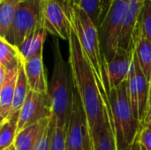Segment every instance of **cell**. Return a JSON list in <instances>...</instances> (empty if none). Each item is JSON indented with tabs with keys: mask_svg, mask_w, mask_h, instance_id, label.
Masks as SVG:
<instances>
[{
	"mask_svg": "<svg viewBox=\"0 0 151 150\" xmlns=\"http://www.w3.org/2000/svg\"><path fill=\"white\" fill-rule=\"evenodd\" d=\"M19 113L10 115L1 122L0 126V149L3 150L14 143L17 135Z\"/></svg>",
	"mask_w": 151,
	"mask_h": 150,
	"instance_id": "cell-22",
	"label": "cell"
},
{
	"mask_svg": "<svg viewBox=\"0 0 151 150\" xmlns=\"http://www.w3.org/2000/svg\"><path fill=\"white\" fill-rule=\"evenodd\" d=\"M134 47L130 50L119 49L113 59L106 64V75L104 79V88L106 93L118 87L128 79L133 58Z\"/></svg>",
	"mask_w": 151,
	"mask_h": 150,
	"instance_id": "cell-11",
	"label": "cell"
},
{
	"mask_svg": "<svg viewBox=\"0 0 151 150\" xmlns=\"http://www.w3.org/2000/svg\"><path fill=\"white\" fill-rule=\"evenodd\" d=\"M150 2H151V0H150Z\"/></svg>",
	"mask_w": 151,
	"mask_h": 150,
	"instance_id": "cell-36",
	"label": "cell"
},
{
	"mask_svg": "<svg viewBox=\"0 0 151 150\" xmlns=\"http://www.w3.org/2000/svg\"><path fill=\"white\" fill-rule=\"evenodd\" d=\"M48 32L43 28L40 27L30 34L23 43L19 47V50L26 60H28L37 55L40 52H42L43 43L45 42Z\"/></svg>",
	"mask_w": 151,
	"mask_h": 150,
	"instance_id": "cell-19",
	"label": "cell"
},
{
	"mask_svg": "<svg viewBox=\"0 0 151 150\" xmlns=\"http://www.w3.org/2000/svg\"><path fill=\"white\" fill-rule=\"evenodd\" d=\"M140 27L143 35L151 42V2L147 0L142 9Z\"/></svg>",
	"mask_w": 151,
	"mask_h": 150,
	"instance_id": "cell-25",
	"label": "cell"
},
{
	"mask_svg": "<svg viewBox=\"0 0 151 150\" xmlns=\"http://www.w3.org/2000/svg\"><path fill=\"white\" fill-rule=\"evenodd\" d=\"M65 1H66V2H68V3H70V2H73V0H65Z\"/></svg>",
	"mask_w": 151,
	"mask_h": 150,
	"instance_id": "cell-35",
	"label": "cell"
},
{
	"mask_svg": "<svg viewBox=\"0 0 151 150\" xmlns=\"http://www.w3.org/2000/svg\"><path fill=\"white\" fill-rule=\"evenodd\" d=\"M24 70L31 90L38 93L49 92V86L42 60V52L26 60L24 63Z\"/></svg>",
	"mask_w": 151,
	"mask_h": 150,
	"instance_id": "cell-14",
	"label": "cell"
},
{
	"mask_svg": "<svg viewBox=\"0 0 151 150\" xmlns=\"http://www.w3.org/2000/svg\"><path fill=\"white\" fill-rule=\"evenodd\" d=\"M42 7V0H20L4 39L19 48L30 34L43 27Z\"/></svg>",
	"mask_w": 151,
	"mask_h": 150,
	"instance_id": "cell-6",
	"label": "cell"
},
{
	"mask_svg": "<svg viewBox=\"0 0 151 150\" xmlns=\"http://www.w3.org/2000/svg\"><path fill=\"white\" fill-rule=\"evenodd\" d=\"M88 150H93V148H92V141H91V146H90V149Z\"/></svg>",
	"mask_w": 151,
	"mask_h": 150,
	"instance_id": "cell-34",
	"label": "cell"
},
{
	"mask_svg": "<svg viewBox=\"0 0 151 150\" xmlns=\"http://www.w3.org/2000/svg\"><path fill=\"white\" fill-rule=\"evenodd\" d=\"M137 137L145 149L151 150V128L142 126Z\"/></svg>",
	"mask_w": 151,
	"mask_h": 150,
	"instance_id": "cell-27",
	"label": "cell"
},
{
	"mask_svg": "<svg viewBox=\"0 0 151 150\" xmlns=\"http://www.w3.org/2000/svg\"><path fill=\"white\" fill-rule=\"evenodd\" d=\"M147 0H130L122 25L119 49L130 50L134 47V40L141 21L142 9Z\"/></svg>",
	"mask_w": 151,
	"mask_h": 150,
	"instance_id": "cell-12",
	"label": "cell"
},
{
	"mask_svg": "<svg viewBox=\"0 0 151 150\" xmlns=\"http://www.w3.org/2000/svg\"><path fill=\"white\" fill-rule=\"evenodd\" d=\"M24 63L25 59L19 48L0 37V66L6 71H11L19 68Z\"/></svg>",
	"mask_w": 151,
	"mask_h": 150,
	"instance_id": "cell-18",
	"label": "cell"
},
{
	"mask_svg": "<svg viewBox=\"0 0 151 150\" xmlns=\"http://www.w3.org/2000/svg\"><path fill=\"white\" fill-rule=\"evenodd\" d=\"M127 150H146V149H145V148L141 144V142L139 141L138 137H136V139H135V141H134L133 145H132L129 149H127Z\"/></svg>",
	"mask_w": 151,
	"mask_h": 150,
	"instance_id": "cell-29",
	"label": "cell"
},
{
	"mask_svg": "<svg viewBox=\"0 0 151 150\" xmlns=\"http://www.w3.org/2000/svg\"><path fill=\"white\" fill-rule=\"evenodd\" d=\"M142 126H148V127L151 128V118L150 120H148L147 122H145L144 124H142Z\"/></svg>",
	"mask_w": 151,
	"mask_h": 150,
	"instance_id": "cell-32",
	"label": "cell"
},
{
	"mask_svg": "<svg viewBox=\"0 0 151 150\" xmlns=\"http://www.w3.org/2000/svg\"><path fill=\"white\" fill-rule=\"evenodd\" d=\"M130 0H111L110 7L98 27L101 50L106 64L119 50L120 32Z\"/></svg>",
	"mask_w": 151,
	"mask_h": 150,
	"instance_id": "cell-5",
	"label": "cell"
},
{
	"mask_svg": "<svg viewBox=\"0 0 151 150\" xmlns=\"http://www.w3.org/2000/svg\"><path fill=\"white\" fill-rule=\"evenodd\" d=\"M134 44L140 67L150 82L151 79V42L143 35L140 24L134 34Z\"/></svg>",
	"mask_w": 151,
	"mask_h": 150,
	"instance_id": "cell-16",
	"label": "cell"
},
{
	"mask_svg": "<svg viewBox=\"0 0 151 150\" xmlns=\"http://www.w3.org/2000/svg\"><path fill=\"white\" fill-rule=\"evenodd\" d=\"M151 108V79L150 80V90H149V104H148V111Z\"/></svg>",
	"mask_w": 151,
	"mask_h": 150,
	"instance_id": "cell-30",
	"label": "cell"
},
{
	"mask_svg": "<svg viewBox=\"0 0 151 150\" xmlns=\"http://www.w3.org/2000/svg\"><path fill=\"white\" fill-rule=\"evenodd\" d=\"M29 90L30 88L28 86V82H27V79L25 73L24 65H23L19 69L18 80H17V84H16V88L14 92V96H13V101H12V105L10 115H14L19 112V111L21 110L26 101V98L27 96Z\"/></svg>",
	"mask_w": 151,
	"mask_h": 150,
	"instance_id": "cell-20",
	"label": "cell"
},
{
	"mask_svg": "<svg viewBox=\"0 0 151 150\" xmlns=\"http://www.w3.org/2000/svg\"><path fill=\"white\" fill-rule=\"evenodd\" d=\"M52 116V103L48 93L29 90L26 101L19 113L17 133Z\"/></svg>",
	"mask_w": 151,
	"mask_h": 150,
	"instance_id": "cell-10",
	"label": "cell"
},
{
	"mask_svg": "<svg viewBox=\"0 0 151 150\" xmlns=\"http://www.w3.org/2000/svg\"><path fill=\"white\" fill-rule=\"evenodd\" d=\"M3 150H17V149H16V148H15L14 144H12V145L9 146L8 148H6V149H3Z\"/></svg>",
	"mask_w": 151,
	"mask_h": 150,
	"instance_id": "cell-33",
	"label": "cell"
},
{
	"mask_svg": "<svg viewBox=\"0 0 151 150\" xmlns=\"http://www.w3.org/2000/svg\"><path fill=\"white\" fill-rule=\"evenodd\" d=\"M51 118V117H50ZM50 118L43 119L32 125L17 133L14 140V146L17 150H33L42 130L49 123Z\"/></svg>",
	"mask_w": 151,
	"mask_h": 150,
	"instance_id": "cell-17",
	"label": "cell"
},
{
	"mask_svg": "<svg viewBox=\"0 0 151 150\" xmlns=\"http://www.w3.org/2000/svg\"><path fill=\"white\" fill-rule=\"evenodd\" d=\"M127 81L129 98L134 117L142 125L148 111L150 82L140 67L135 51Z\"/></svg>",
	"mask_w": 151,
	"mask_h": 150,
	"instance_id": "cell-8",
	"label": "cell"
},
{
	"mask_svg": "<svg viewBox=\"0 0 151 150\" xmlns=\"http://www.w3.org/2000/svg\"><path fill=\"white\" fill-rule=\"evenodd\" d=\"M20 0H0V37L7 34Z\"/></svg>",
	"mask_w": 151,
	"mask_h": 150,
	"instance_id": "cell-21",
	"label": "cell"
},
{
	"mask_svg": "<svg viewBox=\"0 0 151 150\" xmlns=\"http://www.w3.org/2000/svg\"><path fill=\"white\" fill-rule=\"evenodd\" d=\"M68 18L98 84L104 87L106 63L101 50L98 27L86 11L73 2L69 3Z\"/></svg>",
	"mask_w": 151,
	"mask_h": 150,
	"instance_id": "cell-3",
	"label": "cell"
},
{
	"mask_svg": "<svg viewBox=\"0 0 151 150\" xmlns=\"http://www.w3.org/2000/svg\"><path fill=\"white\" fill-rule=\"evenodd\" d=\"M73 2L84 10L96 27H99L102 12V0H73Z\"/></svg>",
	"mask_w": 151,
	"mask_h": 150,
	"instance_id": "cell-23",
	"label": "cell"
},
{
	"mask_svg": "<svg viewBox=\"0 0 151 150\" xmlns=\"http://www.w3.org/2000/svg\"><path fill=\"white\" fill-rule=\"evenodd\" d=\"M69 3L65 0H42V19L43 28L58 38L68 41L70 22Z\"/></svg>",
	"mask_w": 151,
	"mask_h": 150,
	"instance_id": "cell-9",
	"label": "cell"
},
{
	"mask_svg": "<svg viewBox=\"0 0 151 150\" xmlns=\"http://www.w3.org/2000/svg\"><path fill=\"white\" fill-rule=\"evenodd\" d=\"M111 3V0H102V12H101V17H100V24L99 26L101 25L103 19H104V16L110 7V4Z\"/></svg>",
	"mask_w": 151,
	"mask_h": 150,
	"instance_id": "cell-28",
	"label": "cell"
},
{
	"mask_svg": "<svg viewBox=\"0 0 151 150\" xmlns=\"http://www.w3.org/2000/svg\"><path fill=\"white\" fill-rule=\"evenodd\" d=\"M66 130L67 128L64 127H58L56 126L54 133H53V137H52V141H51V146L50 150H65V137H66Z\"/></svg>",
	"mask_w": 151,
	"mask_h": 150,
	"instance_id": "cell-26",
	"label": "cell"
},
{
	"mask_svg": "<svg viewBox=\"0 0 151 150\" xmlns=\"http://www.w3.org/2000/svg\"><path fill=\"white\" fill-rule=\"evenodd\" d=\"M53 55V70L49 94L52 103V116L57 126L67 128L71 117L75 89L69 63L64 59L58 38L53 36L51 42Z\"/></svg>",
	"mask_w": 151,
	"mask_h": 150,
	"instance_id": "cell-2",
	"label": "cell"
},
{
	"mask_svg": "<svg viewBox=\"0 0 151 150\" xmlns=\"http://www.w3.org/2000/svg\"><path fill=\"white\" fill-rule=\"evenodd\" d=\"M90 146L91 136L87 117L81 99L75 92L73 110L66 130L65 150H88Z\"/></svg>",
	"mask_w": 151,
	"mask_h": 150,
	"instance_id": "cell-7",
	"label": "cell"
},
{
	"mask_svg": "<svg viewBox=\"0 0 151 150\" xmlns=\"http://www.w3.org/2000/svg\"><path fill=\"white\" fill-rule=\"evenodd\" d=\"M115 132L117 150H127L135 141L142 125L134 117L126 80L107 93Z\"/></svg>",
	"mask_w": 151,
	"mask_h": 150,
	"instance_id": "cell-4",
	"label": "cell"
},
{
	"mask_svg": "<svg viewBox=\"0 0 151 150\" xmlns=\"http://www.w3.org/2000/svg\"><path fill=\"white\" fill-rule=\"evenodd\" d=\"M57 124H56V119L53 116H51L49 123L46 125L44 129L42 130L35 148L33 150H50L51 146V141H52V137H53V133L55 130Z\"/></svg>",
	"mask_w": 151,
	"mask_h": 150,
	"instance_id": "cell-24",
	"label": "cell"
},
{
	"mask_svg": "<svg viewBox=\"0 0 151 150\" xmlns=\"http://www.w3.org/2000/svg\"><path fill=\"white\" fill-rule=\"evenodd\" d=\"M105 106V121L103 127L94 133H90L93 150H117L115 132L112 122L111 111L108 102L107 93L104 88L100 89Z\"/></svg>",
	"mask_w": 151,
	"mask_h": 150,
	"instance_id": "cell-13",
	"label": "cell"
},
{
	"mask_svg": "<svg viewBox=\"0 0 151 150\" xmlns=\"http://www.w3.org/2000/svg\"><path fill=\"white\" fill-rule=\"evenodd\" d=\"M69 65L75 92L78 94L87 117L90 133L100 130L105 121L103 95L91 65L86 58L79 39L70 25Z\"/></svg>",
	"mask_w": 151,
	"mask_h": 150,
	"instance_id": "cell-1",
	"label": "cell"
},
{
	"mask_svg": "<svg viewBox=\"0 0 151 150\" xmlns=\"http://www.w3.org/2000/svg\"><path fill=\"white\" fill-rule=\"evenodd\" d=\"M151 118V108L147 111V114H146V118H145V120H144V122H143V124L145 123V122H147L148 120H150Z\"/></svg>",
	"mask_w": 151,
	"mask_h": 150,
	"instance_id": "cell-31",
	"label": "cell"
},
{
	"mask_svg": "<svg viewBox=\"0 0 151 150\" xmlns=\"http://www.w3.org/2000/svg\"><path fill=\"white\" fill-rule=\"evenodd\" d=\"M19 69L6 71L4 80L0 84V119L1 122L6 119L10 113L12 105L14 92L16 88Z\"/></svg>",
	"mask_w": 151,
	"mask_h": 150,
	"instance_id": "cell-15",
	"label": "cell"
}]
</instances>
